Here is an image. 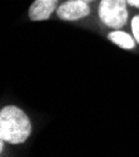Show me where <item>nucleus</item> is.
Here are the masks:
<instances>
[{"mask_svg": "<svg viewBox=\"0 0 139 157\" xmlns=\"http://www.w3.org/2000/svg\"><path fill=\"white\" fill-rule=\"evenodd\" d=\"M31 133L28 114L16 106H5L0 111V138L10 145H21Z\"/></svg>", "mask_w": 139, "mask_h": 157, "instance_id": "nucleus-1", "label": "nucleus"}, {"mask_svg": "<svg viewBox=\"0 0 139 157\" xmlns=\"http://www.w3.org/2000/svg\"><path fill=\"white\" fill-rule=\"evenodd\" d=\"M127 0H102L98 15L104 25L112 29H120L128 20Z\"/></svg>", "mask_w": 139, "mask_h": 157, "instance_id": "nucleus-2", "label": "nucleus"}, {"mask_svg": "<svg viewBox=\"0 0 139 157\" xmlns=\"http://www.w3.org/2000/svg\"><path fill=\"white\" fill-rule=\"evenodd\" d=\"M90 14V8L83 0H68L57 9V15L61 20H79Z\"/></svg>", "mask_w": 139, "mask_h": 157, "instance_id": "nucleus-3", "label": "nucleus"}, {"mask_svg": "<svg viewBox=\"0 0 139 157\" xmlns=\"http://www.w3.org/2000/svg\"><path fill=\"white\" fill-rule=\"evenodd\" d=\"M58 9V0H34L29 8L28 15L33 21L48 20Z\"/></svg>", "mask_w": 139, "mask_h": 157, "instance_id": "nucleus-4", "label": "nucleus"}, {"mask_svg": "<svg viewBox=\"0 0 139 157\" xmlns=\"http://www.w3.org/2000/svg\"><path fill=\"white\" fill-rule=\"evenodd\" d=\"M108 39L123 49H133L135 47V39H133L128 33L122 32L119 29L110 32L108 34Z\"/></svg>", "mask_w": 139, "mask_h": 157, "instance_id": "nucleus-5", "label": "nucleus"}, {"mask_svg": "<svg viewBox=\"0 0 139 157\" xmlns=\"http://www.w3.org/2000/svg\"><path fill=\"white\" fill-rule=\"evenodd\" d=\"M132 32H133L135 42L139 44V15H135L132 19Z\"/></svg>", "mask_w": 139, "mask_h": 157, "instance_id": "nucleus-6", "label": "nucleus"}, {"mask_svg": "<svg viewBox=\"0 0 139 157\" xmlns=\"http://www.w3.org/2000/svg\"><path fill=\"white\" fill-rule=\"evenodd\" d=\"M127 3H128V4H130L132 6H134V8H138V9H139V0H127Z\"/></svg>", "mask_w": 139, "mask_h": 157, "instance_id": "nucleus-7", "label": "nucleus"}, {"mask_svg": "<svg viewBox=\"0 0 139 157\" xmlns=\"http://www.w3.org/2000/svg\"><path fill=\"white\" fill-rule=\"evenodd\" d=\"M83 2H85V3H89V2H93V0H83Z\"/></svg>", "mask_w": 139, "mask_h": 157, "instance_id": "nucleus-8", "label": "nucleus"}]
</instances>
